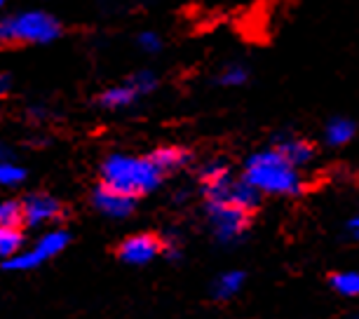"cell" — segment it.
<instances>
[{
    "mask_svg": "<svg viewBox=\"0 0 359 319\" xmlns=\"http://www.w3.org/2000/svg\"><path fill=\"white\" fill-rule=\"evenodd\" d=\"M66 247H69V233H66V230H52V233H45L40 237L31 249L19 251L15 259L5 261V268L8 270H33V268L43 266L45 261L54 259L57 254H62Z\"/></svg>",
    "mask_w": 359,
    "mask_h": 319,
    "instance_id": "cell-5",
    "label": "cell"
},
{
    "mask_svg": "<svg viewBox=\"0 0 359 319\" xmlns=\"http://www.w3.org/2000/svg\"><path fill=\"white\" fill-rule=\"evenodd\" d=\"M130 83L137 87V92L141 97H146V94H151L155 87H158V78H155V73L151 71H139L130 78Z\"/></svg>",
    "mask_w": 359,
    "mask_h": 319,
    "instance_id": "cell-19",
    "label": "cell"
},
{
    "mask_svg": "<svg viewBox=\"0 0 359 319\" xmlns=\"http://www.w3.org/2000/svg\"><path fill=\"white\" fill-rule=\"evenodd\" d=\"M92 205L104 216H108V219H127V216L134 212L137 198H130V195H125V193H120V190L101 183L92 195Z\"/></svg>",
    "mask_w": 359,
    "mask_h": 319,
    "instance_id": "cell-7",
    "label": "cell"
},
{
    "mask_svg": "<svg viewBox=\"0 0 359 319\" xmlns=\"http://www.w3.org/2000/svg\"><path fill=\"white\" fill-rule=\"evenodd\" d=\"M24 237L17 226H0V261H10L22 251Z\"/></svg>",
    "mask_w": 359,
    "mask_h": 319,
    "instance_id": "cell-15",
    "label": "cell"
},
{
    "mask_svg": "<svg viewBox=\"0 0 359 319\" xmlns=\"http://www.w3.org/2000/svg\"><path fill=\"white\" fill-rule=\"evenodd\" d=\"M10 158H12V151H10L8 146L0 144V160H10Z\"/></svg>",
    "mask_w": 359,
    "mask_h": 319,
    "instance_id": "cell-23",
    "label": "cell"
},
{
    "mask_svg": "<svg viewBox=\"0 0 359 319\" xmlns=\"http://www.w3.org/2000/svg\"><path fill=\"white\" fill-rule=\"evenodd\" d=\"M165 249V242L158 235L151 233H139L123 240V244L118 247L120 261H125L127 266H146V263L155 261Z\"/></svg>",
    "mask_w": 359,
    "mask_h": 319,
    "instance_id": "cell-6",
    "label": "cell"
},
{
    "mask_svg": "<svg viewBox=\"0 0 359 319\" xmlns=\"http://www.w3.org/2000/svg\"><path fill=\"white\" fill-rule=\"evenodd\" d=\"M10 90H12V76L10 73H0V97L10 94Z\"/></svg>",
    "mask_w": 359,
    "mask_h": 319,
    "instance_id": "cell-22",
    "label": "cell"
},
{
    "mask_svg": "<svg viewBox=\"0 0 359 319\" xmlns=\"http://www.w3.org/2000/svg\"><path fill=\"white\" fill-rule=\"evenodd\" d=\"M24 221V205L17 200H3L0 202V226H17Z\"/></svg>",
    "mask_w": 359,
    "mask_h": 319,
    "instance_id": "cell-17",
    "label": "cell"
},
{
    "mask_svg": "<svg viewBox=\"0 0 359 319\" xmlns=\"http://www.w3.org/2000/svg\"><path fill=\"white\" fill-rule=\"evenodd\" d=\"M24 179H26V172L22 167L12 165L10 160H0V186L12 188V186H19Z\"/></svg>",
    "mask_w": 359,
    "mask_h": 319,
    "instance_id": "cell-18",
    "label": "cell"
},
{
    "mask_svg": "<svg viewBox=\"0 0 359 319\" xmlns=\"http://www.w3.org/2000/svg\"><path fill=\"white\" fill-rule=\"evenodd\" d=\"M62 26L47 12H22L0 22V45L8 43H52L59 38Z\"/></svg>",
    "mask_w": 359,
    "mask_h": 319,
    "instance_id": "cell-4",
    "label": "cell"
},
{
    "mask_svg": "<svg viewBox=\"0 0 359 319\" xmlns=\"http://www.w3.org/2000/svg\"><path fill=\"white\" fill-rule=\"evenodd\" d=\"M62 216V207L59 202L50 198V195H31L29 200L24 202V223L26 226H45L54 219Z\"/></svg>",
    "mask_w": 359,
    "mask_h": 319,
    "instance_id": "cell-9",
    "label": "cell"
},
{
    "mask_svg": "<svg viewBox=\"0 0 359 319\" xmlns=\"http://www.w3.org/2000/svg\"><path fill=\"white\" fill-rule=\"evenodd\" d=\"M273 146L291 162V165H296L298 169L310 167L315 162V155H317L315 146L310 144L308 139L298 137V134H282V137H277V141Z\"/></svg>",
    "mask_w": 359,
    "mask_h": 319,
    "instance_id": "cell-8",
    "label": "cell"
},
{
    "mask_svg": "<svg viewBox=\"0 0 359 319\" xmlns=\"http://www.w3.org/2000/svg\"><path fill=\"white\" fill-rule=\"evenodd\" d=\"M242 179H247L263 198H298L306 190L303 169L284 158L275 146L254 151L242 165Z\"/></svg>",
    "mask_w": 359,
    "mask_h": 319,
    "instance_id": "cell-2",
    "label": "cell"
},
{
    "mask_svg": "<svg viewBox=\"0 0 359 319\" xmlns=\"http://www.w3.org/2000/svg\"><path fill=\"white\" fill-rule=\"evenodd\" d=\"M151 158L165 174H174L191 165L193 155L184 146H160L151 153Z\"/></svg>",
    "mask_w": 359,
    "mask_h": 319,
    "instance_id": "cell-10",
    "label": "cell"
},
{
    "mask_svg": "<svg viewBox=\"0 0 359 319\" xmlns=\"http://www.w3.org/2000/svg\"><path fill=\"white\" fill-rule=\"evenodd\" d=\"M139 99H141V94L137 92V87L127 80L125 85H115L101 92L99 106L108 108V111H120V108H130L132 104H137Z\"/></svg>",
    "mask_w": 359,
    "mask_h": 319,
    "instance_id": "cell-11",
    "label": "cell"
},
{
    "mask_svg": "<svg viewBox=\"0 0 359 319\" xmlns=\"http://www.w3.org/2000/svg\"><path fill=\"white\" fill-rule=\"evenodd\" d=\"M329 287L343 298H359V273L357 270H336L329 277Z\"/></svg>",
    "mask_w": 359,
    "mask_h": 319,
    "instance_id": "cell-14",
    "label": "cell"
},
{
    "mask_svg": "<svg viewBox=\"0 0 359 319\" xmlns=\"http://www.w3.org/2000/svg\"><path fill=\"white\" fill-rule=\"evenodd\" d=\"M247 80H249V69L242 64H237V61L226 64L219 71V76H216V83H219L221 87H228V90H235V87L247 85Z\"/></svg>",
    "mask_w": 359,
    "mask_h": 319,
    "instance_id": "cell-16",
    "label": "cell"
},
{
    "mask_svg": "<svg viewBox=\"0 0 359 319\" xmlns=\"http://www.w3.org/2000/svg\"><path fill=\"white\" fill-rule=\"evenodd\" d=\"M357 137V125L350 118H331L324 125V144L329 148H343Z\"/></svg>",
    "mask_w": 359,
    "mask_h": 319,
    "instance_id": "cell-13",
    "label": "cell"
},
{
    "mask_svg": "<svg viewBox=\"0 0 359 319\" xmlns=\"http://www.w3.org/2000/svg\"><path fill=\"white\" fill-rule=\"evenodd\" d=\"M137 43H139V47H141V50H144L146 54H155V52H160V50H162V40H160L158 33H153V31L139 33Z\"/></svg>",
    "mask_w": 359,
    "mask_h": 319,
    "instance_id": "cell-20",
    "label": "cell"
},
{
    "mask_svg": "<svg viewBox=\"0 0 359 319\" xmlns=\"http://www.w3.org/2000/svg\"><path fill=\"white\" fill-rule=\"evenodd\" d=\"M245 282H247V275L242 273V270H226V273H221L212 284L214 301H221V303L233 301V298L245 289Z\"/></svg>",
    "mask_w": 359,
    "mask_h": 319,
    "instance_id": "cell-12",
    "label": "cell"
},
{
    "mask_svg": "<svg viewBox=\"0 0 359 319\" xmlns=\"http://www.w3.org/2000/svg\"><path fill=\"white\" fill-rule=\"evenodd\" d=\"M345 228H348V235L352 237V240H357V242H359V214H357V216H352V219L348 221V226H345Z\"/></svg>",
    "mask_w": 359,
    "mask_h": 319,
    "instance_id": "cell-21",
    "label": "cell"
},
{
    "mask_svg": "<svg viewBox=\"0 0 359 319\" xmlns=\"http://www.w3.org/2000/svg\"><path fill=\"white\" fill-rule=\"evenodd\" d=\"M165 176L151 155H111L101 165V183L137 200L158 190Z\"/></svg>",
    "mask_w": 359,
    "mask_h": 319,
    "instance_id": "cell-3",
    "label": "cell"
},
{
    "mask_svg": "<svg viewBox=\"0 0 359 319\" xmlns=\"http://www.w3.org/2000/svg\"><path fill=\"white\" fill-rule=\"evenodd\" d=\"M198 186L209 233L223 247H233L247 235L263 195L223 160H209L198 169Z\"/></svg>",
    "mask_w": 359,
    "mask_h": 319,
    "instance_id": "cell-1",
    "label": "cell"
},
{
    "mask_svg": "<svg viewBox=\"0 0 359 319\" xmlns=\"http://www.w3.org/2000/svg\"><path fill=\"white\" fill-rule=\"evenodd\" d=\"M3 5H5V0H0V8H3Z\"/></svg>",
    "mask_w": 359,
    "mask_h": 319,
    "instance_id": "cell-24",
    "label": "cell"
}]
</instances>
